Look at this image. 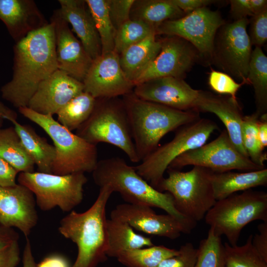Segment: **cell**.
Segmentation results:
<instances>
[{
	"label": "cell",
	"mask_w": 267,
	"mask_h": 267,
	"mask_svg": "<svg viewBox=\"0 0 267 267\" xmlns=\"http://www.w3.org/2000/svg\"><path fill=\"white\" fill-rule=\"evenodd\" d=\"M247 80L254 90L256 113L260 117L267 113V57L261 47L252 51Z\"/></svg>",
	"instance_id": "30"
},
{
	"label": "cell",
	"mask_w": 267,
	"mask_h": 267,
	"mask_svg": "<svg viewBox=\"0 0 267 267\" xmlns=\"http://www.w3.org/2000/svg\"><path fill=\"white\" fill-rule=\"evenodd\" d=\"M53 23L32 32L13 46L12 78L1 88L3 99L27 107L39 85L58 69Z\"/></svg>",
	"instance_id": "1"
},
{
	"label": "cell",
	"mask_w": 267,
	"mask_h": 267,
	"mask_svg": "<svg viewBox=\"0 0 267 267\" xmlns=\"http://www.w3.org/2000/svg\"><path fill=\"white\" fill-rule=\"evenodd\" d=\"M3 120H4L3 119L0 118V129L1 128L2 126Z\"/></svg>",
	"instance_id": "52"
},
{
	"label": "cell",
	"mask_w": 267,
	"mask_h": 267,
	"mask_svg": "<svg viewBox=\"0 0 267 267\" xmlns=\"http://www.w3.org/2000/svg\"><path fill=\"white\" fill-rule=\"evenodd\" d=\"M110 218L125 222L146 234L171 239L178 238L181 233H190L195 228L169 214H158L151 207L127 203L117 205Z\"/></svg>",
	"instance_id": "14"
},
{
	"label": "cell",
	"mask_w": 267,
	"mask_h": 267,
	"mask_svg": "<svg viewBox=\"0 0 267 267\" xmlns=\"http://www.w3.org/2000/svg\"><path fill=\"white\" fill-rule=\"evenodd\" d=\"M125 96L123 102L140 162L159 146L165 135L200 118L199 113L192 110H179L144 100L134 93Z\"/></svg>",
	"instance_id": "3"
},
{
	"label": "cell",
	"mask_w": 267,
	"mask_h": 267,
	"mask_svg": "<svg viewBox=\"0 0 267 267\" xmlns=\"http://www.w3.org/2000/svg\"><path fill=\"white\" fill-rule=\"evenodd\" d=\"M36 205L33 193L24 185L0 186V224L18 229L26 238L38 222Z\"/></svg>",
	"instance_id": "19"
},
{
	"label": "cell",
	"mask_w": 267,
	"mask_h": 267,
	"mask_svg": "<svg viewBox=\"0 0 267 267\" xmlns=\"http://www.w3.org/2000/svg\"><path fill=\"white\" fill-rule=\"evenodd\" d=\"M178 253V250L154 245L125 251L116 259L126 267H158L164 260Z\"/></svg>",
	"instance_id": "32"
},
{
	"label": "cell",
	"mask_w": 267,
	"mask_h": 267,
	"mask_svg": "<svg viewBox=\"0 0 267 267\" xmlns=\"http://www.w3.org/2000/svg\"><path fill=\"white\" fill-rule=\"evenodd\" d=\"M96 101V98L83 91L59 110L57 121L70 131L77 130L89 119Z\"/></svg>",
	"instance_id": "31"
},
{
	"label": "cell",
	"mask_w": 267,
	"mask_h": 267,
	"mask_svg": "<svg viewBox=\"0 0 267 267\" xmlns=\"http://www.w3.org/2000/svg\"><path fill=\"white\" fill-rule=\"evenodd\" d=\"M258 135L260 143L265 149L267 146V113L262 115L259 118Z\"/></svg>",
	"instance_id": "49"
},
{
	"label": "cell",
	"mask_w": 267,
	"mask_h": 267,
	"mask_svg": "<svg viewBox=\"0 0 267 267\" xmlns=\"http://www.w3.org/2000/svg\"><path fill=\"white\" fill-rule=\"evenodd\" d=\"M187 166L201 167L217 173L234 170L249 172L265 168L242 154L232 142L225 130L210 142L176 158L168 169L179 170Z\"/></svg>",
	"instance_id": "11"
},
{
	"label": "cell",
	"mask_w": 267,
	"mask_h": 267,
	"mask_svg": "<svg viewBox=\"0 0 267 267\" xmlns=\"http://www.w3.org/2000/svg\"><path fill=\"white\" fill-rule=\"evenodd\" d=\"M199 92L182 78L165 77L136 85L133 93L144 100L179 110L193 111Z\"/></svg>",
	"instance_id": "18"
},
{
	"label": "cell",
	"mask_w": 267,
	"mask_h": 267,
	"mask_svg": "<svg viewBox=\"0 0 267 267\" xmlns=\"http://www.w3.org/2000/svg\"><path fill=\"white\" fill-rule=\"evenodd\" d=\"M153 34H156L154 26L140 20L130 19L116 30L114 51L119 55L128 47Z\"/></svg>",
	"instance_id": "35"
},
{
	"label": "cell",
	"mask_w": 267,
	"mask_h": 267,
	"mask_svg": "<svg viewBox=\"0 0 267 267\" xmlns=\"http://www.w3.org/2000/svg\"><path fill=\"white\" fill-rule=\"evenodd\" d=\"M253 235L241 246L224 243L226 267H267V261L255 250L252 244Z\"/></svg>",
	"instance_id": "34"
},
{
	"label": "cell",
	"mask_w": 267,
	"mask_h": 267,
	"mask_svg": "<svg viewBox=\"0 0 267 267\" xmlns=\"http://www.w3.org/2000/svg\"><path fill=\"white\" fill-rule=\"evenodd\" d=\"M178 253L164 260L158 267H196L198 248L187 242L180 247Z\"/></svg>",
	"instance_id": "39"
},
{
	"label": "cell",
	"mask_w": 267,
	"mask_h": 267,
	"mask_svg": "<svg viewBox=\"0 0 267 267\" xmlns=\"http://www.w3.org/2000/svg\"><path fill=\"white\" fill-rule=\"evenodd\" d=\"M219 129L215 122L205 118L185 125L177 130L170 141L158 146L134 168L142 178L157 189L169 166L176 158L206 143L211 134Z\"/></svg>",
	"instance_id": "9"
},
{
	"label": "cell",
	"mask_w": 267,
	"mask_h": 267,
	"mask_svg": "<svg viewBox=\"0 0 267 267\" xmlns=\"http://www.w3.org/2000/svg\"><path fill=\"white\" fill-rule=\"evenodd\" d=\"M36 267H71V266L64 256L58 254H52L37 264Z\"/></svg>",
	"instance_id": "48"
},
{
	"label": "cell",
	"mask_w": 267,
	"mask_h": 267,
	"mask_svg": "<svg viewBox=\"0 0 267 267\" xmlns=\"http://www.w3.org/2000/svg\"><path fill=\"white\" fill-rule=\"evenodd\" d=\"M59 11L93 60L101 55L98 34L85 0H59Z\"/></svg>",
	"instance_id": "23"
},
{
	"label": "cell",
	"mask_w": 267,
	"mask_h": 267,
	"mask_svg": "<svg viewBox=\"0 0 267 267\" xmlns=\"http://www.w3.org/2000/svg\"><path fill=\"white\" fill-rule=\"evenodd\" d=\"M18 110L40 127L53 141L55 157L51 174L65 175L92 172L98 161L96 145L69 131L52 115L41 114L28 107L19 108Z\"/></svg>",
	"instance_id": "5"
},
{
	"label": "cell",
	"mask_w": 267,
	"mask_h": 267,
	"mask_svg": "<svg viewBox=\"0 0 267 267\" xmlns=\"http://www.w3.org/2000/svg\"><path fill=\"white\" fill-rule=\"evenodd\" d=\"M196 267H226L221 237L210 228L207 237L200 242Z\"/></svg>",
	"instance_id": "37"
},
{
	"label": "cell",
	"mask_w": 267,
	"mask_h": 267,
	"mask_svg": "<svg viewBox=\"0 0 267 267\" xmlns=\"http://www.w3.org/2000/svg\"><path fill=\"white\" fill-rule=\"evenodd\" d=\"M193 111L215 114L225 126V130L236 148L249 158L242 141V124L244 116L237 99L228 95H216L200 90Z\"/></svg>",
	"instance_id": "21"
},
{
	"label": "cell",
	"mask_w": 267,
	"mask_h": 267,
	"mask_svg": "<svg viewBox=\"0 0 267 267\" xmlns=\"http://www.w3.org/2000/svg\"><path fill=\"white\" fill-rule=\"evenodd\" d=\"M225 21L218 11L203 7L174 20L159 24L156 34L177 36L190 43L199 57L212 61L214 44L217 32Z\"/></svg>",
	"instance_id": "12"
},
{
	"label": "cell",
	"mask_w": 267,
	"mask_h": 267,
	"mask_svg": "<svg viewBox=\"0 0 267 267\" xmlns=\"http://www.w3.org/2000/svg\"><path fill=\"white\" fill-rule=\"evenodd\" d=\"M98 34L101 55L114 51L116 30L110 18L108 0H85Z\"/></svg>",
	"instance_id": "33"
},
{
	"label": "cell",
	"mask_w": 267,
	"mask_h": 267,
	"mask_svg": "<svg viewBox=\"0 0 267 267\" xmlns=\"http://www.w3.org/2000/svg\"><path fill=\"white\" fill-rule=\"evenodd\" d=\"M113 99H96L91 114L76 130V134L95 145L104 142L115 146L122 150L132 162L138 163L140 161L135 148L124 102H116Z\"/></svg>",
	"instance_id": "8"
},
{
	"label": "cell",
	"mask_w": 267,
	"mask_h": 267,
	"mask_svg": "<svg viewBox=\"0 0 267 267\" xmlns=\"http://www.w3.org/2000/svg\"><path fill=\"white\" fill-rule=\"evenodd\" d=\"M134 0H108V10L112 23L117 30L130 19V13Z\"/></svg>",
	"instance_id": "42"
},
{
	"label": "cell",
	"mask_w": 267,
	"mask_h": 267,
	"mask_svg": "<svg viewBox=\"0 0 267 267\" xmlns=\"http://www.w3.org/2000/svg\"><path fill=\"white\" fill-rule=\"evenodd\" d=\"M84 91L97 98H114L131 93L134 87L125 75L114 51L93 60L83 81Z\"/></svg>",
	"instance_id": "16"
},
{
	"label": "cell",
	"mask_w": 267,
	"mask_h": 267,
	"mask_svg": "<svg viewBox=\"0 0 267 267\" xmlns=\"http://www.w3.org/2000/svg\"><path fill=\"white\" fill-rule=\"evenodd\" d=\"M92 173L97 185L109 186L113 192L119 193L126 203L160 208L196 226L197 222L186 219L176 210L169 193L154 188L124 159L112 157L98 161Z\"/></svg>",
	"instance_id": "4"
},
{
	"label": "cell",
	"mask_w": 267,
	"mask_h": 267,
	"mask_svg": "<svg viewBox=\"0 0 267 267\" xmlns=\"http://www.w3.org/2000/svg\"><path fill=\"white\" fill-rule=\"evenodd\" d=\"M19 235L13 228L0 224V253L18 241Z\"/></svg>",
	"instance_id": "46"
},
{
	"label": "cell",
	"mask_w": 267,
	"mask_h": 267,
	"mask_svg": "<svg viewBox=\"0 0 267 267\" xmlns=\"http://www.w3.org/2000/svg\"><path fill=\"white\" fill-rule=\"evenodd\" d=\"M83 91V82L57 69L39 85L27 107L41 114L53 116Z\"/></svg>",
	"instance_id": "20"
},
{
	"label": "cell",
	"mask_w": 267,
	"mask_h": 267,
	"mask_svg": "<svg viewBox=\"0 0 267 267\" xmlns=\"http://www.w3.org/2000/svg\"><path fill=\"white\" fill-rule=\"evenodd\" d=\"M113 193L108 185L100 187L89 208L82 213L72 210L60 221V233L77 247V257L71 267H96L106 260V209Z\"/></svg>",
	"instance_id": "2"
},
{
	"label": "cell",
	"mask_w": 267,
	"mask_h": 267,
	"mask_svg": "<svg viewBox=\"0 0 267 267\" xmlns=\"http://www.w3.org/2000/svg\"><path fill=\"white\" fill-rule=\"evenodd\" d=\"M108 257H117L123 252L154 245L150 238L136 233L127 222L118 219H107Z\"/></svg>",
	"instance_id": "26"
},
{
	"label": "cell",
	"mask_w": 267,
	"mask_h": 267,
	"mask_svg": "<svg viewBox=\"0 0 267 267\" xmlns=\"http://www.w3.org/2000/svg\"><path fill=\"white\" fill-rule=\"evenodd\" d=\"M18 174L12 166L0 158V186L10 187L15 185Z\"/></svg>",
	"instance_id": "45"
},
{
	"label": "cell",
	"mask_w": 267,
	"mask_h": 267,
	"mask_svg": "<svg viewBox=\"0 0 267 267\" xmlns=\"http://www.w3.org/2000/svg\"><path fill=\"white\" fill-rule=\"evenodd\" d=\"M156 34H151L119 54L122 70L133 85L160 51L161 42L156 39Z\"/></svg>",
	"instance_id": "25"
},
{
	"label": "cell",
	"mask_w": 267,
	"mask_h": 267,
	"mask_svg": "<svg viewBox=\"0 0 267 267\" xmlns=\"http://www.w3.org/2000/svg\"><path fill=\"white\" fill-rule=\"evenodd\" d=\"M204 219L216 234L225 236L229 245H237L248 223L256 220L267 222V193L251 189L234 193L216 201Z\"/></svg>",
	"instance_id": "6"
},
{
	"label": "cell",
	"mask_w": 267,
	"mask_h": 267,
	"mask_svg": "<svg viewBox=\"0 0 267 267\" xmlns=\"http://www.w3.org/2000/svg\"><path fill=\"white\" fill-rule=\"evenodd\" d=\"M211 182L214 197L216 201L240 191H245L258 186L267 185V169L242 172L228 171L213 172Z\"/></svg>",
	"instance_id": "24"
},
{
	"label": "cell",
	"mask_w": 267,
	"mask_h": 267,
	"mask_svg": "<svg viewBox=\"0 0 267 267\" xmlns=\"http://www.w3.org/2000/svg\"><path fill=\"white\" fill-rule=\"evenodd\" d=\"M16 113L0 101V118L7 120L11 123L17 120Z\"/></svg>",
	"instance_id": "51"
},
{
	"label": "cell",
	"mask_w": 267,
	"mask_h": 267,
	"mask_svg": "<svg viewBox=\"0 0 267 267\" xmlns=\"http://www.w3.org/2000/svg\"><path fill=\"white\" fill-rule=\"evenodd\" d=\"M257 228L259 233L253 235L252 244L258 253L267 261V222L260 223Z\"/></svg>",
	"instance_id": "43"
},
{
	"label": "cell",
	"mask_w": 267,
	"mask_h": 267,
	"mask_svg": "<svg viewBox=\"0 0 267 267\" xmlns=\"http://www.w3.org/2000/svg\"><path fill=\"white\" fill-rule=\"evenodd\" d=\"M18 241L0 253V267H16L20 261Z\"/></svg>",
	"instance_id": "44"
},
{
	"label": "cell",
	"mask_w": 267,
	"mask_h": 267,
	"mask_svg": "<svg viewBox=\"0 0 267 267\" xmlns=\"http://www.w3.org/2000/svg\"><path fill=\"white\" fill-rule=\"evenodd\" d=\"M23 267H36V263L33 254L30 241L26 238V242L22 256Z\"/></svg>",
	"instance_id": "50"
},
{
	"label": "cell",
	"mask_w": 267,
	"mask_h": 267,
	"mask_svg": "<svg viewBox=\"0 0 267 267\" xmlns=\"http://www.w3.org/2000/svg\"><path fill=\"white\" fill-rule=\"evenodd\" d=\"M210 87L220 94L228 95L237 99L236 93L244 82L236 83L229 75L220 71L212 70L208 78Z\"/></svg>",
	"instance_id": "38"
},
{
	"label": "cell",
	"mask_w": 267,
	"mask_h": 267,
	"mask_svg": "<svg viewBox=\"0 0 267 267\" xmlns=\"http://www.w3.org/2000/svg\"><path fill=\"white\" fill-rule=\"evenodd\" d=\"M0 20L15 43L49 23L33 0H0Z\"/></svg>",
	"instance_id": "22"
},
{
	"label": "cell",
	"mask_w": 267,
	"mask_h": 267,
	"mask_svg": "<svg viewBox=\"0 0 267 267\" xmlns=\"http://www.w3.org/2000/svg\"><path fill=\"white\" fill-rule=\"evenodd\" d=\"M12 123L25 150L37 166L38 172L51 173L55 157L54 145L38 135L30 126L21 124L17 120Z\"/></svg>",
	"instance_id": "27"
},
{
	"label": "cell",
	"mask_w": 267,
	"mask_h": 267,
	"mask_svg": "<svg viewBox=\"0 0 267 267\" xmlns=\"http://www.w3.org/2000/svg\"><path fill=\"white\" fill-rule=\"evenodd\" d=\"M185 13H188L198 8L206 7L216 1L211 0H171Z\"/></svg>",
	"instance_id": "47"
},
{
	"label": "cell",
	"mask_w": 267,
	"mask_h": 267,
	"mask_svg": "<svg viewBox=\"0 0 267 267\" xmlns=\"http://www.w3.org/2000/svg\"><path fill=\"white\" fill-rule=\"evenodd\" d=\"M252 45L261 47L267 41V8L252 17L250 36Z\"/></svg>",
	"instance_id": "41"
},
{
	"label": "cell",
	"mask_w": 267,
	"mask_h": 267,
	"mask_svg": "<svg viewBox=\"0 0 267 267\" xmlns=\"http://www.w3.org/2000/svg\"><path fill=\"white\" fill-rule=\"evenodd\" d=\"M17 180L33 193L36 204L42 211L58 207L69 212L82 202L88 179L82 173L59 175L33 172L19 173Z\"/></svg>",
	"instance_id": "10"
},
{
	"label": "cell",
	"mask_w": 267,
	"mask_h": 267,
	"mask_svg": "<svg viewBox=\"0 0 267 267\" xmlns=\"http://www.w3.org/2000/svg\"><path fill=\"white\" fill-rule=\"evenodd\" d=\"M230 13L234 21L253 17L267 8L266 0H231Z\"/></svg>",
	"instance_id": "40"
},
{
	"label": "cell",
	"mask_w": 267,
	"mask_h": 267,
	"mask_svg": "<svg viewBox=\"0 0 267 267\" xmlns=\"http://www.w3.org/2000/svg\"><path fill=\"white\" fill-rule=\"evenodd\" d=\"M260 116L256 112L244 116L242 124V141L249 159L256 165L265 167L267 154L264 152L258 135Z\"/></svg>",
	"instance_id": "36"
},
{
	"label": "cell",
	"mask_w": 267,
	"mask_h": 267,
	"mask_svg": "<svg viewBox=\"0 0 267 267\" xmlns=\"http://www.w3.org/2000/svg\"><path fill=\"white\" fill-rule=\"evenodd\" d=\"M160 52L135 81L134 86L161 77H174L183 79L199 58L195 48L181 38L168 36L160 40Z\"/></svg>",
	"instance_id": "15"
},
{
	"label": "cell",
	"mask_w": 267,
	"mask_h": 267,
	"mask_svg": "<svg viewBox=\"0 0 267 267\" xmlns=\"http://www.w3.org/2000/svg\"><path fill=\"white\" fill-rule=\"evenodd\" d=\"M53 23L58 69L83 82L93 60L75 37L59 9L50 18Z\"/></svg>",
	"instance_id": "17"
},
{
	"label": "cell",
	"mask_w": 267,
	"mask_h": 267,
	"mask_svg": "<svg viewBox=\"0 0 267 267\" xmlns=\"http://www.w3.org/2000/svg\"><path fill=\"white\" fill-rule=\"evenodd\" d=\"M185 14L171 0H140L134 1L130 19L142 21L156 29L163 22L180 18Z\"/></svg>",
	"instance_id": "28"
},
{
	"label": "cell",
	"mask_w": 267,
	"mask_h": 267,
	"mask_svg": "<svg viewBox=\"0 0 267 267\" xmlns=\"http://www.w3.org/2000/svg\"><path fill=\"white\" fill-rule=\"evenodd\" d=\"M249 22L245 18L222 26L215 38L212 58L225 73L246 84L252 51Z\"/></svg>",
	"instance_id": "13"
},
{
	"label": "cell",
	"mask_w": 267,
	"mask_h": 267,
	"mask_svg": "<svg viewBox=\"0 0 267 267\" xmlns=\"http://www.w3.org/2000/svg\"><path fill=\"white\" fill-rule=\"evenodd\" d=\"M157 190L172 196L176 210L183 217L195 222L203 219L216 200L211 182L213 172L193 166L187 172L168 169Z\"/></svg>",
	"instance_id": "7"
},
{
	"label": "cell",
	"mask_w": 267,
	"mask_h": 267,
	"mask_svg": "<svg viewBox=\"0 0 267 267\" xmlns=\"http://www.w3.org/2000/svg\"><path fill=\"white\" fill-rule=\"evenodd\" d=\"M0 158L19 173L34 172L35 165L25 150L14 127L0 129Z\"/></svg>",
	"instance_id": "29"
}]
</instances>
